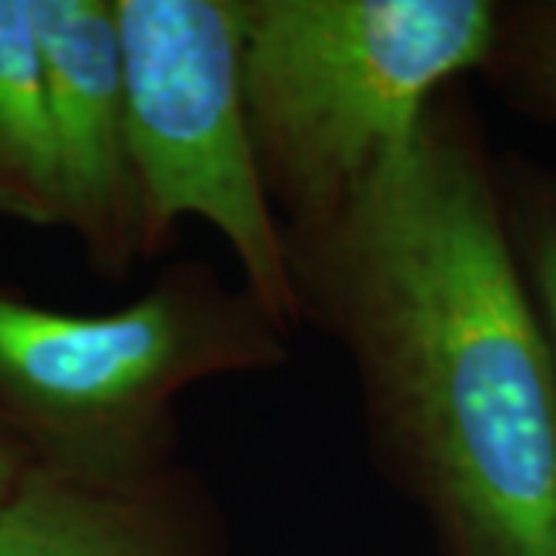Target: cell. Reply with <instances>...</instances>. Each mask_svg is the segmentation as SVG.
<instances>
[{
	"label": "cell",
	"mask_w": 556,
	"mask_h": 556,
	"mask_svg": "<svg viewBox=\"0 0 556 556\" xmlns=\"http://www.w3.org/2000/svg\"><path fill=\"white\" fill-rule=\"evenodd\" d=\"M281 229L298 321L350 358L439 556H556V356L460 84L358 195Z\"/></svg>",
	"instance_id": "cell-1"
},
{
	"label": "cell",
	"mask_w": 556,
	"mask_h": 556,
	"mask_svg": "<svg viewBox=\"0 0 556 556\" xmlns=\"http://www.w3.org/2000/svg\"><path fill=\"white\" fill-rule=\"evenodd\" d=\"M288 362V331L244 285L182 260L109 313L40 306L0 285V424L28 467L130 485L177 464L192 387Z\"/></svg>",
	"instance_id": "cell-2"
},
{
	"label": "cell",
	"mask_w": 556,
	"mask_h": 556,
	"mask_svg": "<svg viewBox=\"0 0 556 556\" xmlns=\"http://www.w3.org/2000/svg\"><path fill=\"white\" fill-rule=\"evenodd\" d=\"M495 35V0H241L244 105L281 223L358 195Z\"/></svg>",
	"instance_id": "cell-3"
},
{
	"label": "cell",
	"mask_w": 556,
	"mask_h": 556,
	"mask_svg": "<svg viewBox=\"0 0 556 556\" xmlns=\"http://www.w3.org/2000/svg\"><path fill=\"white\" fill-rule=\"evenodd\" d=\"M149 254L182 219L217 229L241 285L294 334L285 229L266 192L241 80V0H112Z\"/></svg>",
	"instance_id": "cell-4"
},
{
	"label": "cell",
	"mask_w": 556,
	"mask_h": 556,
	"mask_svg": "<svg viewBox=\"0 0 556 556\" xmlns=\"http://www.w3.org/2000/svg\"><path fill=\"white\" fill-rule=\"evenodd\" d=\"M60 174L62 226L87 263L124 278L152 260L130 146L112 0H31Z\"/></svg>",
	"instance_id": "cell-5"
},
{
	"label": "cell",
	"mask_w": 556,
	"mask_h": 556,
	"mask_svg": "<svg viewBox=\"0 0 556 556\" xmlns=\"http://www.w3.org/2000/svg\"><path fill=\"white\" fill-rule=\"evenodd\" d=\"M0 556H226L207 492L179 464L130 485L31 470L0 507Z\"/></svg>",
	"instance_id": "cell-6"
},
{
	"label": "cell",
	"mask_w": 556,
	"mask_h": 556,
	"mask_svg": "<svg viewBox=\"0 0 556 556\" xmlns=\"http://www.w3.org/2000/svg\"><path fill=\"white\" fill-rule=\"evenodd\" d=\"M0 217L62 226L47 68L31 0H0Z\"/></svg>",
	"instance_id": "cell-7"
},
{
	"label": "cell",
	"mask_w": 556,
	"mask_h": 556,
	"mask_svg": "<svg viewBox=\"0 0 556 556\" xmlns=\"http://www.w3.org/2000/svg\"><path fill=\"white\" fill-rule=\"evenodd\" d=\"M482 75L522 115L556 124V0L497 3V35Z\"/></svg>",
	"instance_id": "cell-8"
},
{
	"label": "cell",
	"mask_w": 556,
	"mask_h": 556,
	"mask_svg": "<svg viewBox=\"0 0 556 556\" xmlns=\"http://www.w3.org/2000/svg\"><path fill=\"white\" fill-rule=\"evenodd\" d=\"M497 164L510 239L556 356V167L522 159Z\"/></svg>",
	"instance_id": "cell-9"
},
{
	"label": "cell",
	"mask_w": 556,
	"mask_h": 556,
	"mask_svg": "<svg viewBox=\"0 0 556 556\" xmlns=\"http://www.w3.org/2000/svg\"><path fill=\"white\" fill-rule=\"evenodd\" d=\"M25 473H28V457L20 448V442L10 437L7 427L0 424V507L16 492V485Z\"/></svg>",
	"instance_id": "cell-10"
}]
</instances>
